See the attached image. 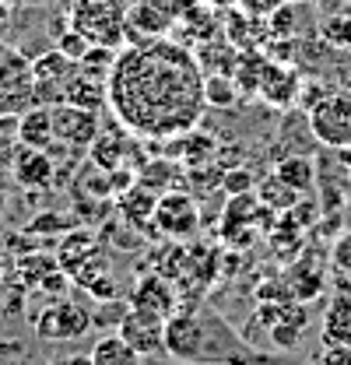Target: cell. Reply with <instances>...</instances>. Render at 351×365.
<instances>
[{
  "label": "cell",
  "mask_w": 351,
  "mask_h": 365,
  "mask_svg": "<svg viewBox=\"0 0 351 365\" xmlns=\"http://www.w3.org/2000/svg\"><path fill=\"white\" fill-rule=\"evenodd\" d=\"M109 106L133 134L176 137L200 120L204 71L173 43H148L113 63Z\"/></svg>",
  "instance_id": "cell-1"
},
{
  "label": "cell",
  "mask_w": 351,
  "mask_h": 365,
  "mask_svg": "<svg viewBox=\"0 0 351 365\" xmlns=\"http://www.w3.org/2000/svg\"><path fill=\"white\" fill-rule=\"evenodd\" d=\"M166 355L186 365H263L267 359L208 306L176 309L166 319Z\"/></svg>",
  "instance_id": "cell-2"
},
{
  "label": "cell",
  "mask_w": 351,
  "mask_h": 365,
  "mask_svg": "<svg viewBox=\"0 0 351 365\" xmlns=\"http://www.w3.org/2000/svg\"><path fill=\"white\" fill-rule=\"evenodd\" d=\"M36 102H39V85H36L32 60L0 39V120L21 116Z\"/></svg>",
  "instance_id": "cell-3"
},
{
  "label": "cell",
  "mask_w": 351,
  "mask_h": 365,
  "mask_svg": "<svg viewBox=\"0 0 351 365\" xmlns=\"http://www.w3.org/2000/svg\"><path fill=\"white\" fill-rule=\"evenodd\" d=\"M309 134L323 148H351V91H327L306 113Z\"/></svg>",
  "instance_id": "cell-4"
},
{
  "label": "cell",
  "mask_w": 351,
  "mask_h": 365,
  "mask_svg": "<svg viewBox=\"0 0 351 365\" xmlns=\"http://www.w3.org/2000/svg\"><path fill=\"white\" fill-rule=\"evenodd\" d=\"M74 32L95 46H116L127 36V14L116 0H78Z\"/></svg>",
  "instance_id": "cell-5"
},
{
  "label": "cell",
  "mask_w": 351,
  "mask_h": 365,
  "mask_svg": "<svg viewBox=\"0 0 351 365\" xmlns=\"http://www.w3.org/2000/svg\"><path fill=\"white\" fill-rule=\"evenodd\" d=\"M116 334L131 344L141 359L166 351V317H158V313H151V309H137V306H131L127 317L120 319Z\"/></svg>",
  "instance_id": "cell-6"
},
{
  "label": "cell",
  "mask_w": 351,
  "mask_h": 365,
  "mask_svg": "<svg viewBox=\"0 0 351 365\" xmlns=\"http://www.w3.org/2000/svg\"><path fill=\"white\" fill-rule=\"evenodd\" d=\"M151 225L169 239H186L200 225V211H197L193 197H186V193H158Z\"/></svg>",
  "instance_id": "cell-7"
},
{
  "label": "cell",
  "mask_w": 351,
  "mask_h": 365,
  "mask_svg": "<svg viewBox=\"0 0 351 365\" xmlns=\"http://www.w3.org/2000/svg\"><path fill=\"white\" fill-rule=\"evenodd\" d=\"M257 95H260L267 106H274V109H292L299 102V95H302V78L288 63H278V60L267 56V67H263L260 91Z\"/></svg>",
  "instance_id": "cell-8"
},
{
  "label": "cell",
  "mask_w": 351,
  "mask_h": 365,
  "mask_svg": "<svg viewBox=\"0 0 351 365\" xmlns=\"http://www.w3.org/2000/svg\"><path fill=\"white\" fill-rule=\"evenodd\" d=\"M88 327H91V313L88 309H78L71 302H56L43 313V319L36 323V334L43 341H74L81 337Z\"/></svg>",
  "instance_id": "cell-9"
},
{
  "label": "cell",
  "mask_w": 351,
  "mask_h": 365,
  "mask_svg": "<svg viewBox=\"0 0 351 365\" xmlns=\"http://www.w3.org/2000/svg\"><path fill=\"white\" fill-rule=\"evenodd\" d=\"M53 134L63 144H91L98 137V120L91 109L71 106V102H56L53 106Z\"/></svg>",
  "instance_id": "cell-10"
},
{
  "label": "cell",
  "mask_w": 351,
  "mask_h": 365,
  "mask_svg": "<svg viewBox=\"0 0 351 365\" xmlns=\"http://www.w3.org/2000/svg\"><path fill=\"white\" fill-rule=\"evenodd\" d=\"M176 25V0H133L127 11V29H137L144 39H158Z\"/></svg>",
  "instance_id": "cell-11"
},
{
  "label": "cell",
  "mask_w": 351,
  "mask_h": 365,
  "mask_svg": "<svg viewBox=\"0 0 351 365\" xmlns=\"http://www.w3.org/2000/svg\"><path fill=\"white\" fill-rule=\"evenodd\" d=\"M11 173H14V180L21 182V186L43 190V186H49V180H53V162H49L46 148H25V144H21L18 155H14Z\"/></svg>",
  "instance_id": "cell-12"
},
{
  "label": "cell",
  "mask_w": 351,
  "mask_h": 365,
  "mask_svg": "<svg viewBox=\"0 0 351 365\" xmlns=\"http://www.w3.org/2000/svg\"><path fill=\"white\" fill-rule=\"evenodd\" d=\"M131 306L151 309V313L169 319L176 309H179V299H176L169 281H162V277H144V281H137V288L131 292Z\"/></svg>",
  "instance_id": "cell-13"
},
{
  "label": "cell",
  "mask_w": 351,
  "mask_h": 365,
  "mask_svg": "<svg viewBox=\"0 0 351 365\" xmlns=\"http://www.w3.org/2000/svg\"><path fill=\"white\" fill-rule=\"evenodd\" d=\"M18 140L25 148H46L49 140H56L53 134V106H32L29 113L18 116Z\"/></svg>",
  "instance_id": "cell-14"
},
{
  "label": "cell",
  "mask_w": 351,
  "mask_h": 365,
  "mask_svg": "<svg viewBox=\"0 0 351 365\" xmlns=\"http://www.w3.org/2000/svg\"><path fill=\"white\" fill-rule=\"evenodd\" d=\"M88 355H91V365H141L144 362V359L133 351L116 330H113V334H106V337H98V341H95V348H91Z\"/></svg>",
  "instance_id": "cell-15"
},
{
  "label": "cell",
  "mask_w": 351,
  "mask_h": 365,
  "mask_svg": "<svg viewBox=\"0 0 351 365\" xmlns=\"http://www.w3.org/2000/svg\"><path fill=\"white\" fill-rule=\"evenodd\" d=\"M274 173L288 182L292 190H299L302 197L316 190V162L309 155H288V158H281Z\"/></svg>",
  "instance_id": "cell-16"
},
{
  "label": "cell",
  "mask_w": 351,
  "mask_h": 365,
  "mask_svg": "<svg viewBox=\"0 0 351 365\" xmlns=\"http://www.w3.org/2000/svg\"><path fill=\"white\" fill-rule=\"evenodd\" d=\"M257 197H260L263 207H270L274 215H288V211H292V207L302 200V193H299V190H292L288 182L278 176V173H274V176H267V180L260 182Z\"/></svg>",
  "instance_id": "cell-17"
},
{
  "label": "cell",
  "mask_w": 351,
  "mask_h": 365,
  "mask_svg": "<svg viewBox=\"0 0 351 365\" xmlns=\"http://www.w3.org/2000/svg\"><path fill=\"white\" fill-rule=\"evenodd\" d=\"M288 288H292V295L295 299H316L320 292H323V267L320 264H312L309 257H302L295 267H292V281H288Z\"/></svg>",
  "instance_id": "cell-18"
},
{
  "label": "cell",
  "mask_w": 351,
  "mask_h": 365,
  "mask_svg": "<svg viewBox=\"0 0 351 365\" xmlns=\"http://www.w3.org/2000/svg\"><path fill=\"white\" fill-rule=\"evenodd\" d=\"M243 98V91L235 85V78L232 74H208L204 78V102L208 106H215V109H235V102Z\"/></svg>",
  "instance_id": "cell-19"
},
{
  "label": "cell",
  "mask_w": 351,
  "mask_h": 365,
  "mask_svg": "<svg viewBox=\"0 0 351 365\" xmlns=\"http://www.w3.org/2000/svg\"><path fill=\"white\" fill-rule=\"evenodd\" d=\"M323 344H351V313L348 309H327L323 317Z\"/></svg>",
  "instance_id": "cell-20"
},
{
  "label": "cell",
  "mask_w": 351,
  "mask_h": 365,
  "mask_svg": "<svg viewBox=\"0 0 351 365\" xmlns=\"http://www.w3.org/2000/svg\"><path fill=\"white\" fill-rule=\"evenodd\" d=\"M88 148H91V162H95V165H102V169H116V165H120V158H123V151H127V148H123V140L106 137V134L95 137Z\"/></svg>",
  "instance_id": "cell-21"
},
{
  "label": "cell",
  "mask_w": 351,
  "mask_h": 365,
  "mask_svg": "<svg viewBox=\"0 0 351 365\" xmlns=\"http://www.w3.org/2000/svg\"><path fill=\"white\" fill-rule=\"evenodd\" d=\"M323 43H330L334 49H351V14H330L320 25Z\"/></svg>",
  "instance_id": "cell-22"
},
{
  "label": "cell",
  "mask_w": 351,
  "mask_h": 365,
  "mask_svg": "<svg viewBox=\"0 0 351 365\" xmlns=\"http://www.w3.org/2000/svg\"><path fill=\"white\" fill-rule=\"evenodd\" d=\"M330 267L341 274V277H351V228L334 239V246H330Z\"/></svg>",
  "instance_id": "cell-23"
},
{
  "label": "cell",
  "mask_w": 351,
  "mask_h": 365,
  "mask_svg": "<svg viewBox=\"0 0 351 365\" xmlns=\"http://www.w3.org/2000/svg\"><path fill=\"white\" fill-rule=\"evenodd\" d=\"M316 365H351V344H323Z\"/></svg>",
  "instance_id": "cell-24"
},
{
  "label": "cell",
  "mask_w": 351,
  "mask_h": 365,
  "mask_svg": "<svg viewBox=\"0 0 351 365\" xmlns=\"http://www.w3.org/2000/svg\"><path fill=\"white\" fill-rule=\"evenodd\" d=\"M281 4H285V0H239V11L250 14V18H263V21H267Z\"/></svg>",
  "instance_id": "cell-25"
},
{
  "label": "cell",
  "mask_w": 351,
  "mask_h": 365,
  "mask_svg": "<svg viewBox=\"0 0 351 365\" xmlns=\"http://www.w3.org/2000/svg\"><path fill=\"white\" fill-rule=\"evenodd\" d=\"M250 186H253V176H250V173H228V176H225V190H228L232 197H239V193L250 190Z\"/></svg>",
  "instance_id": "cell-26"
},
{
  "label": "cell",
  "mask_w": 351,
  "mask_h": 365,
  "mask_svg": "<svg viewBox=\"0 0 351 365\" xmlns=\"http://www.w3.org/2000/svg\"><path fill=\"white\" fill-rule=\"evenodd\" d=\"M14 155H18V144L7 140V137H0V173H7L14 165Z\"/></svg>",
  "instance_id": "cell-27"
},
{
  "label": "cell",
  "mask_w": 351,
  "mask_h": 365,
  "mask_svg": "<svg viewBox=\"0 0 351 365\" xmlns=\"http://www.w3.org/2000/svg\"><path fill=\"white\" fill-rule=\"evenodd\" d=\"M46 228H60V218H56V215H43V218H36L32 232H46Z\"/></svg>",
  "instance_id": "cell-28"
},
{
  "label": "cell",
  "mask_w": 351,
  "mask_h": 365,
  "mask_svg": "<svg viewBox=\"0 0 351 365\" xmlns=\"http://www.w3.org/2000/svg\"><path fill=\"white\" fill-rule=\"evenodd\" d=\"M211 11H235L239 7V0H204Z\"/></svg>",
  "instance_id": "cell-29"
},
{
  "label": "cell",
  "mask_w": 351,
  "mask_h": 365,
  "mask_svg": "<svg viewBox=\"0 0 351 365\" xmlns=\"http://www.w3.org/2000/svg\"><path fill=\"white\" fill-rule=\"evenodd\" d=\"M63 365H91V355H71Z\"/></svg>",
  "instance_id": "cell-30"
},
{
  "label": "cell",
  "mask_w": 351,
  "mask_h": 365,
  "mask_svg": "<svg viewBox=\"0 0 351 365\" xmlns=\"http://www.w3.org/2000/svg\"><path fill=\"white\" fill-rule=\"evenodd\" d=\"M4 207H7V200H4V190H0V215H4Z\"/></svg>",
  "instance_id": "cell-31"
},
{
  "label": "cell",
  "mask_w": 351,
  "mask_h": 365,
  "mask_svg": "<svg viewBox=\"0 0 351 365\" xmlns=\"http://www.w3.org/2000/svg\"><path fill=\"white\" fill-rule=\"evenodd\" d=\"M0 281H4V264H0Z\"/></svg>",
  "instance_id": "cell-32"
},
{
  "label": "cell",
  "mask_w": 351,
  "mask_h": 365,
  "mask_svg": "<svg viewBox=\"0 0 351 365\" xmlns=\"http://www.w3.org/2000/svg\"><path fill=\"white\" fill-rule=\"evenodd\" d=\"M348 7H351V0H348Z\"/></svg>",
  "instance_id": "cell-33"
}]
</instances>
